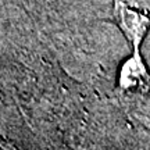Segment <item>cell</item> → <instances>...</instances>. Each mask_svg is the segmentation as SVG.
Wrapping results in <instances>:
<instances>
[{
  "label": "cell",
  "mask_w": 150,
  "mask_h": 150,
  "mask_svg": "<svg viewBox=\"0 0 150 150\" xmlns=\"http://www.w3.org/2000/svg\"><path fill=\"white\" fill-rule=\"evenodd\" d=\"M112 20L134 52H139L150 28V17L147 13L131 7L124 0H114Z\"/></svg>",
  "instance_id": "1"
},
{
  "label": "cell",
  "mask_w": 150,
  "mask_h": 150,
  "mask_svg": "<svg viewBox=\"0 0 150 150\" xmlns=\"http://www.w3.org/2000/svg\"><path fill=\"white\" fill-rule=\"evenodd\" d=\"M118 83L122 91H145L150 83V75L147 72L145 61L142 60L140 52H134L132 57L122 64Z\"/></svg>",
  "instance_id": "2"
}]
</instances>
